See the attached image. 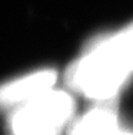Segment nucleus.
Segmentation results:
<instances>
[{"label":"nucleus","instance_id":"f257e3e1","mask_svg":"<svg viewBox=\"0 0 133 135\" xmlns=\"http://www.w3.org/2000/svg\"><path fill=\"white\" fill-rule=\"evenodd\" d=\"M133 75V23L94 37L70 63L65 82L72 91L96 102L116 99Z\"/></svg>","mask_w":133,"mask_h":135},{"label":"nucleus","instance_id":"f03ea898","mask_svg":"<svg viewBox=\"0 0 133 135\" xmlns=\"http://www.w3.org/2000/svg\"><path fill=\"white\" fill-rule=\"evenodd\" d=\"M57 72L53 69H42L19 78L16 81L0 85V109L19 108L40 95L52 91Z\"/></svg>","mask_w":133,"mask_h":135},{"label":"nucleus","instance_id":"20e7f679","mask_svg":"<svg viewBox=\"0 0 133 135\" xmlns=\"http://www.w3.org/2000/svg\"><path fill=\"white\" fill-rule=\"evenodd\" d=\"M116 99L96 102V105L72 127L70 135H116L119 131Z\"/></svg>","mask_w":133,"mask_h":135},{"label":"nucleus","instance_id":"7ed1b4c3","mask_svg":"<svg viewBox=\"0 0 133 135\" xmlns=\"http://www.w3.org/2000/svg\"><path fill=\"white\" fill-rule=\"evenodd\" d=\"M34 117L49 124L56 131H60L69 121L75 111V102L69 94L62 91H49L39 98L22 105Z\"/></svg>","mask_w":133,"mask_h":135},{"label":"nucleus","instance_id":"423d86ee","mask_svg":"<svg viewBox=\"0 0 133 135\" xmlns=\"http://www.w3.org/2000/svg\"><path fill=\"white\" fill-rule=\"evenodd\" d=\"M116 135H133V131H130V129H119L118 132H116Z\"/></svg>","mask_w":133,"mask_h":135},{"label":"nucleus","instance_id":"39448f33","mask_svg":"<svg viewBox=\"0 0 133 135\" xmlns=\"http://www.w3.org/2000/svg\"><path fill=\"white\" fill-rule=\"evenodd\" d=\"M12 135H57L59 131L34 117L24 107L14 109L9 119Z\"/></svg>","mask_w":133,"mask_h":135}]
</instances>
